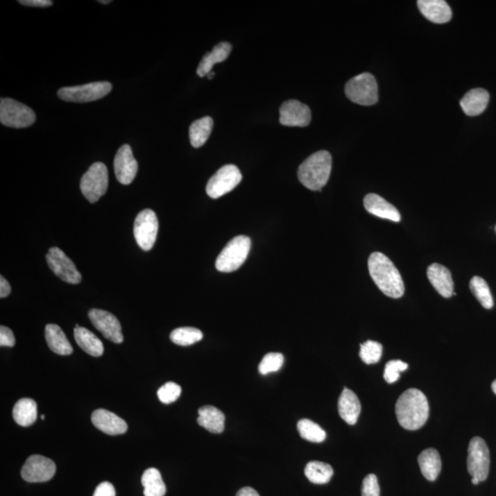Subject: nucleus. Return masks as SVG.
Wrapping results in <instances>:
<instances>
[{"label":"nucleus","instance_id":"nucleus-27","mask_svg":"<svg viewBox=\"0 0 496 496\" xmlns=\"http://www.w3.org/2000/svg\"><path fill=\"white\" fill-rule=\"evenodd\" d=\"M418 464L422 474L430 481L436 480L441 472V459L438 450L430 447L425 450L418 456Z\"/></svg>","mask_w":496,"mask_h":496},{"label":"nucleus","instance_id":"nucleus-4","mask_svg":"<svg viewBox=\"0 0 496 496\" xmlns=\"http://www.w3.org/2000/svg\"><path fill=\"white\" fill-rule=\"evenodd\" d=\"M251 248V239L246 235H238L225 246L215 263L221 272H232L239 268L248 259Z\"/></svg>","mask_w":496,"mask_h":496},{"label":"nucleus","instance_id":"nucleus-25","mask_svg":"<svg viewBox=\"0 0 496 496\" xmlns=\"http://www.w3.org/2000/svg\"><path fill=\"white\" fill-rule=\"evenodd\" d=\"M232 51V45L229 42H223L217 44L211 53H206L203 56V60L198 65L197 74L200 78L208 76L212 72V67L215 64L222 63L228 59Z\"/></svg>","mask_w":496,"mask_h":496},{"label":"nucleus","instance_id":"nucleus-2","mask_svg":"<svg viewBox=\"0 0 496 496\" xmlns=\"http://www.w3.org/2000/svg\"><path fill=\"white\" fill-rule=\"evenodd\" d=\"M368 266L373 282L385 296L395 299L404 296V280L389 257L375 252L368 257Z\"/></svg>","mask_w":496,"mask_h":496},{"label":"nucleus","instance_id":"nucleus-20","mask_svg":"<svg viewBox=\"0 0 496 496\" xmlns=\"http://www.w3.org/2000/svg\"><path fill=\"white\" fill-rule=\"evenodd\" d=\"M364 207L370 214L382 219H387L395 223L401 221V214L398 209L379 195L368 194L364 198Z\"/></svg>","mask_w":496,"mask_h":496},{"label":"nucleus","instance_id":"nucleus-12","mask_svg":"<svg viewBox=\"0 0 496 496\" xmlns=\"http://www.w3.org/2000/svg\"><path fill=\"white\" fill-rule=\"evenodd\" d=\"M46 260L51 271L65 282L78 284L81 282L80 272L60 248H50L46 255Z\"/></svg>","mask_w":496,"mask_h":496},{"label":"nucleus","instance_id":"nucleus-16","mask_svg":"<svg viewBox=\"0 0 496 496\" xmlns=\"http://www.w3.org/2000/svg\"><path fill=\"white\" fill-rule=\"evenodd\" d=\"M114 171L119 182L123 185L131 184L137 175V161L129 144H124L118 150L114 158Z\"/></svg>","mask_w":496,"mask_h":496},{"label":"nucleus","instance_id":"nucleus-37","mask_svg":"<svg viewBox=\"0 0 496 496\" xmlns=\"http://www.w3.org/2000/svg\"><path fill=\"white\" fill-rule=\"evenodd\" d=\"M181 387L175 382H169L157 391V396L163 404H169L177 401L181 395Z\"/></svg>","mask_w":496,"mask_h":496},{"label":"nucleus","instance_id":"nucleus-40","mask_svg":"<svg viewBox=\"0 0 496 496\" xmlns=\"http://www.w3.org/2000/svg\"><path fill=\"white\" fill-rule=\"evenodd\" d=\"M15 345V336L13 332L7 327L1 325L0 327V345L1 347H14Z\"/></svg>","mask_w":496,"mask_h":496},{"label":"nucleus","instance_id":"nucleus-39","mask_svg":"<svg viewBox=\"0 0 496 496\" xmlns=\"http://www.w3.org/2000/svg\"><path fill=\"white\" fill-rule=\"evenodd\" d=\"M362 496H379L381 490H379L378 479L376 475L368 474L366 476L362 483Z\"/></svg>","mask_w":496,"mask_h":496},{"label":"nucleus","instance_id":"nucleus-7","mask_svg":"<svg viewBox=\"0 0 496 496\" xmlns=\"http://www.w3.org/2000/svg\"><path fill=\"white\" fill-rule=\"evenodd\" d=\"M109 174L103 163L93 164L83 175L80 181L82 194L89 203H95L107 192Z\"/></svg>","mask_w":496,"mask_h":496},{"label":"nucleus","instance_id":"nucleus-13","mask_svg":"<svg viewBox=\"0 0 496 496\" xmlns=\"http://www.w3.org/2000/svg\"><path fill=\"white\" fill-rule=\"evenodd\" d=\"M56 472L55 463L41 455L28 458L22 469V477L28 483H44L50 481Z\"/></svg>","mask_w":496,"mask_h":496},{"label":"nucleus","instance_id":"nucleus-6","mask_svg":"<svg viewBox=\"0 0 496 496\" xmlns=\"http://www.w3.org/2000/svg\"><path fill=\"white\" fill-rule=\"evenodd\" d=\"M36 121V115L31 108L12 99H1L0 121L11 128H26Z\"/></svg>","mask_w":496,"mask_h":496},{"label":"nucleus","instance_id":"nucleus-46","mask_svg":"<svg viewBox=\"0 0 496 496\" xmlns=\"http://www.w3.org/2000/svg\"><path fill=\"white\" fill-rule=\"evenodd\" d=\"M492 389H493V391H494V393H495V395H496V379H495V381L494 382H493Z\"/></svg>","mask_w":496,"mask_h":496},{"label":"nucleus","instance_id":"nucleus-33","mask_svg":"<svg viewBox=\"0 0 496 496\" xmlns=\"http://www.w3.org/2000/svg\"><path fill=\"white\" fill-rule=\"evenodd\" d=\"M203 339V332L194 327L177 328L170 334V340L178 345H191Z\"/></svg>","mask_w":496,"mask_h":496},{"label":"nucleus","instance_id":"nucleus-47","mask_svg":"<svg viewBox=\"0 0 496 496\" xmlns=\"http://www.w3.org/2000/svg\"><path fill=\"white\" fill-rule=\"evenodd\" d=\"M214 72H211L208 75V78L209 79V80H211V79L214 78Z\"/></svg>","mask_w":496,"mask_h":496},{"label":"nucleus","instance_id":"nucleus-35","mask_svg":"<svg viewBox=\"0 0 496 496\" xmlns=\"http://www.w3.org/2000/svg\"><path fill=\"white\" fill-rule=\"evenodd\" d=\"M382 356V345L376 341L368 340L361 345L359 357L366 364H375Z\"/></svg>","mask_w":496,"mask_h":496},{"label":"nucleus","instance_id":"nucleus-31","mask_svg":"<svg viewBox=\"0 0 496 496\" xmlns=\"http://www.w3.org/2000/svg\"><path fill=\"white\" fill-rule=\"evenodd\" d=\"M305 474L311 483L325 484L330 483L334 470L331 465L322 461H310L306 465Z\"/></svg>","mask_w":496,"mask_h":496},{"label":"nucleus","instance_id":"nucleus-29","mask_svg":"<svg viewBox=\"0 0 496 496\" xmlns=\"http://www.w3.org/2000/svg\"><path fill=\"white\" fill-rule=\"evenodd\" d=\"M142 484L144 486V496H164L166 493V487L164 483L160 470L155 468H149L142 476Z\"/></svg>","mask_w":496,"mask_h":496},{"label":"nucleus","instance_id":"nucleus-1","mask_svg":"<svg viewBox=\"0 0 496 496\" xmlns=\"http://www.w3.org/2000/svg\"><path fill=\"white\" fill-rule=\"evenodd\" d=\"M395 413L399 424L404 429H421L429 416V405L426 395L415 388L405 391L397 400Z\"/></svg>","mask_w":496,"mask_h":496},{"label":"nucleus","instance_id":"nucleus-10","mask_svg":"<svg viewBox=\"0 0 496 496\" xmlns=\"http://www.w3.org/2000/svg\"><path fill=\"white\" fill-rule=\"evenodd\" d=\"M157 214L150 209L139 212L135 218L133 234L138 246L144 251L151 250L157 240L158 232Z\"/></svg>","mask_w":496,"mask_h":496},{"label":"nucleus","instance_id":"nucleus-41","mask_svg":"<svg viewBox=\"0 0 496 496\" xmlns=\"http://www.w3.org/2000/svg\"><path fill=\"white\" fill-rule=\"evenodd\" d=\"M93 496H116L114 486L109 481H104L99 484Z\"/></svg>","mask_w":496,"mask_h":496},{"label":"nucleus","instance_id":"nucleus-32","mask_svg":"<svg viewBox=\"0 0 496 496\" xmlns=\"http://www.w3.org/2000/svg\"><path fill=\"white\" fill-rule=\"evenodd\" d=\"M297 429L303 439L314 443H321L327 438L325 431L309 419H302L298 422Z\"/></svg>","mask_w":496,"mask_h":496},{"label":"nucleus","instance_id":"nucleus-49","mask_svg":"<svg viewBox=\"0 0 496 496\" xmlns=\"http://www.w3.org/2000/svg\"><path fill=\"white\" fill-rule=\"evenodd\" d=\"M44 419H45V416H44V415H42V420H44Z\"/></svg>","mask_w":496,"mask_h":496},{"label":"nucleus","instance_id":"nucleus-50","mask_svg":"<svg viewBox=\"0 0 496 496\" xmlns=\"http://www.w3.org/2000/svg\"><path fill=\"white\" fill-rule=\"evenodd\" d=\"M495 230H496V228H495Z\"/></svg>","mask_w":496,"mask_h":496},{"label":"nucleus","instance_id":"nucleus-28","mask_svg":"<svg viewBox=\"0 0 496 496\" xmlns=\"http://www.w3.org/2000/svg\"><path fill=\"white\" fill-rule=\"evenodd\" d=\"M13 418L19 426L30 427L37 419V404L30 398L19 400L13 408Z\"/></svg>","mask_w":496,"mask_h":496},{"label":"nucleus","instance_id":"nucleus-26","mask_svg":"<svg viewBox=\"0 0 496 496\" xmlns=\"http://www.w3.org/2000/svg\"><path fill=\"white\" fill-rule=\"evenodd\" d=\"M74 336H75L76 342L78 343L79 347L89 355L92 357L103 355V344H102L101 339L97 336H95L92 331L76 325L75 330H74Z\"/></svg>","mask_w":496,"mask_h":496},{"label":"nucleus","instance_id":"nucleus-21","mask_svg":"<svg viewBox=\"0 0 496 496\" xmlns=\"http://www.w3.org/2000/svg\"><path fill=\"white\" fill-rule=\"evenodd\" d=\"M361 405L358 396L352 391L345 388L339 400V412L345 423L353 426L361 415Z\"/></svg>","mask_w":496,"mask_h":496},{"label":"nucleus","instance_id":"nucleus-45","mask_svg":"<svg viewBox=\"0 0 496 496\" xmlns=\"http://www.w3.org/2000/svg\"><path fill=\"white\" fill-rule=\"evenodd\" d=\"M472 484H474V486H477V484H480L481 481H479L477 478H472Z\"/></svg>","mask_w":496,"mask_h":496},{"label":"nucleus","instance_id":"nucleus-8","mask_svg":"<svg viewBox=\"0 0 496 496\" xmlns=\"http://www.w3.org/2000/svg\"><path fill=\"white\" fill-rule=\"evenodd\" d=\"M112 89V85L110 82H93L81 86L62 87L58 95L65 101L84 103L104 98Z\"/></svg>","mask_w":496,"mask_h":496},{"label":"nucleus","instance_id":"nucleus-14","mask_svg":"<svg viewBox=\"0 0 496 496\" xmlns=\"http://www.w3.org/2000/svg\"><path fill=\"white\" fill-rule=\"evenodd\" d=\"M89 317L92 325L103 334L105 339H109L115 344H121L123 342L121 325L117 317L101 309L90 310Z\"/></svg>","mask_w":496,"mask_h":496},{"label":"nucleus","instance_id":"nucleus-36","mask_svg":"<svg viewBox=\"0 0 496 496\" xmlns=\"http://www.w3.org/2000/svg\"><path fill=\"white\" fill-rule=\"evenodd\" d=\"M284 364V357L280 353H268L263 358L259 366V371L262 375L276 373Z\"/></svg>","mask_w":496,"mask_h":496},{"label":"nucleus","instance_id":"nucleus-5","mask_svg":"<svg viewBox=\"0 0 496 496\" xmlns=\"http://www.w3.org/2000/svg\"><path fill=\"white\" fill-rule=\"evenodd\" d=\"M345 92L351 101L362 106H371L379 99L378 84L370 73L361 74L351 78L345 85Z\"/></svg>","mask_w":496,"mask_h":496},{"label":"nucleus","instance_id":"nucleus-17","mask_svg":"<svg viewBox=\"0 0 496 496\" xmlns=\"http://www.w3.org/2000/svg\"><path fill=\"white\" fill-rule=\"evenodd\" d=\"M92 422L98 429L110 436L121 435L128 429V425L123 418L105 409L93 412Z\"/></svg>","mask_w":496,"mask_h":496},{"label":"nucleus","instance_id":"nucleus-11","mask_svg":"<svg viewBox=\"0 0 496 496\" xmlns=\"http://www.w3.org/2000/svg\"><path fill=\"white\" fill-rule=\"evenodd\" d=\"M242 180L240 170L234 165H225L211 178L206 186V192L209 197L218 198L229 194Z\"/></svg>","mask_w":496,"mask_h":496},{"label":"nucleus","instance_id":"nucleus-48","mask_svg":"<svg viewBox=\"0 0 496 496\" xmlns=\"http://www.w3.org/2000/svg\"><path fill=\"white\" fill-rule=\"evenodd\" d=\"M99 2L101 3V4H109V3L112 1H102V0H101V1Z\"/></svg>","mask_w":496,"mask_h":496},{"label":"nucleus","instance_id":"nucleus-9","mask_svg":"<svg viewBox=\"0 0 496 496\" xmlns=\"http://www.w3.org/2000/svg\"><path fill=\"white\" fill-rule=\"evenodd\" d=\"M468 472L472 478L484 481L488 477L490 470V452L486 442L475 436L470 442L468 449Z\"/></svg>","mask_w":496,"mask_h":496},{"label":"nucleus","instance_id":"nucleus-23","mask_svg":"<svg viewBox=\"0 0 496 496\" xmlns=\"http://www.w3.org/2000/svg\"><path fill=\"white\" fill-rule=\"evenodd\" d=\"M198 424L211 433L220 434L225 430V416L222 411L212 405L198 409Z\"/></svg>","mask_w":496,"mask_h":496},{"label":"nucleus","instance_id":"nucleus-24","mask_svg":"<svg viewBox=\"0 0 496 496\" xmlns=\"http://www.w3.org/2000/svg\"><path fill=\"white\" fill-rule=\"evenodd\" d=\"M45 339L50 350L58 355L67 356L73 353V348L66 334L58 325L50 324L45 327Z\"/></svg>","mask_w":496,"mask_h":496},{"label":"nucleus","instance_id":"nucleus-15","mask_svg":"<svg viewBox=\"0 0 496 496\" xmlns=\"http://www.w3.org/2000/svg\"><path fill=\"white\" fill-rule=\"evenodd\" d=\"M310 108L296 99L285 101L280 109V123L284 126L306 127L311 123Z\"/></svg>","mask_w":496,"mask_h":496},{"label":"nucleus","instance_id":"nucleus-22","mask_svg":"<svg viewBox=\"0 0 496 496\" xmlns=\"http://www.w3.org/2000/svg\"><path fill=\"white\" fill-rule=\"evenodd\" d=\"M489 99V93L486 89H472L461 99V107L468 116L480 115L488 106Z\"/></svg>","mask_w":496,"mask_h":496},{"label":"nucleus","instance_id":"nucleus-43","mask_svg":"<svg viewBox=\"0 0 496 496\" xmlns=\"http://www.w3.org/2000/svg\"><path fill=\"white\" fill-rule=\"evenodd\" d=\"M11 293V287L8 280L4 277H0V298L8 297Z\"/></svg>","mask_w":496,"mask_h":496},{"label":"nucleus","instance_id":"nucleus-3","mask_svg":"<svg viewBox=\"0 0 496 496\" xmlns=\"http://www.w3.org/2000/svg\"><path fill=\"white\" fill-rule=\"evenodd\" d=\"M332 157L327 151H318L306 158L298 169L300 183L311 191H321L330 180Z\"/></svg>","mask_w":496,"mask_h":496},{"label":"nucleus","instance_id":"nucleus-44","mask_svg":"<svg viewBox=\"0 0 496 496\" xmlns=\"http://www.w3.org/2000/svg\"><path fill=\"white\" fill-rule=\"evenodd\" d=\"M237 496H260L252 487H243L237 492Z\"/></svg>","mask_w":496,"mask_h":496},{"label":"nucleus","instance_id":"nucleus-18","mask_svg":"<svg viewBox=\"0 0 496 496\" xmlns=\"http://www.w3.org/2000/svg\"><path fill=\"white\" fill-rule=\"evenodd\" d=\"M427 277L431 284L441 296L450 298L455 294L452 273L444 266L438 263L429 266L427 268Z\"/></svg>","mask_w":496,"mask_h":496},{"label":"nucleus","instance_id":"nucleus-30","mask_svg":"<svg viewBox=\"0 0 496 496\" xmlns=\"http://www.w3.org/2000/svg\"><path fill=\"white\" fill-rule=\"evenodd\" d=\"M214 120L209 116H206L195 121L189 127V140L195 148L203 146L211 135Z\"/></svg>","mask_w":496,"mask_h":496},{"label":"nucleus","instance_id":"nucleus-19","mask_svg":"<svg viewBox=\"0 0 496 496\" xmlns=\"http://www.w3.org/2000/svg\"><path fill=\"white\" fill-rule=\"evenodd\" d=\"M418 6L426 19L434 24H443L452 19V8L444 0H419Z\"/></svg>","mask_w":496,"mask_h":496},{"label":"nucleus","instance_id":"nucleus-42","mask_svg":"<svg viewBox=\"0 0 496 496\" xmlns=\"http://www.w3.org/2000/svg\"><path fill=\"white\" fill-rule=\"evenodd\" d=\"M19 4L28 6V7L46 8L53 5L51 0H19Z\"/></svg>","mask_w":496,"mask_h":496},{"label":"nucleus","instance_id":"nucleus-34","mask_svg":"<svg viewBox=\"0 0 496 496\" xmlns=\"http://www.w3.org/2000/svg\"><path fill=\"white\" fill-rule=\"evenodd\" d=\"M470 288L472 293L474 294L476 299L480 302L483 307L486 309H492L494 306V300L491 291L487 282L481 277H473L470 282Z\"/></svg>","mask_w":496,"mask_h":496},{"label":"nucleus","instance_id":"nucleus-38","mask_svg":"<svg viewBox=\"0 0 496 496\" xmlns=\"http://www.w3.org/2000/svg\"><path fill=\"white\" fill-rule=\"evenodd\" d=\"M408 364L402 361H391L385 366L384 379L388 384L398 381L400 373L407 370Z\"/></svg>","mask_w":496,"mask_h":496}]
</instances>
